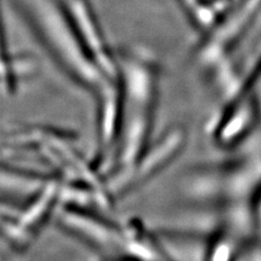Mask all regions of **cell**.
I'll list each match as a JSON object with an SVG mask.
<instances>
[{
	"label": "cell",
	"instance_id": "cell-1",
	"mask_svg": "<svg viewBox=\"0 0 261 261\" xmlns=\"http://www.w3.org/2000/svg\"><path fill=\"white\" fill-rule=\"evenodd\" d=\"M185 142L186 134L182 127L168 129L157 143L149 146L132 168L112 174L111 183L108 185L110 194L113 197H122L157 176L178 156Z\"/></svg>",
	"mask_w": 261,
	"mask_h": 261
},
{
	"label": "cell",
	"instance_id": "cell-2",
	"mask_svg": "<svg viewBox=\"0 0 261 261\" xmlns=\"http://www.w3.org/2000/svg\"><path fill=\"white\" fill-rule=\"evenodd\" d=\"M60 187L61 182L51 178L23 208L8 210V216L3 218V230L11 246L23 250L35 240L60 201Z\"/></svg>",
	"mask_w": 261,
	"mask_h": 261
},
{
	"label": "cell",
	"instance_id": "cell-3",
	"mask_svg": "<svg viewBox=\"0 0 261 261\" xmlns=\"http://www.w3.org/2000/svg\"><path fill=\"white\" fill-rule=\"evenodd\" d=\"M68 5L80 36L97 68L108 82L117 81L120 76L118 53L110 48L93 6L88 0H70Z\"/></svg>",
	"mask_w": 261,
	"mask_h": 261
},
{
	"label": "cell",
	"instance_id": "cell-4",
	"mask_svg": "<svg viewBox=\"0 0 261 261\" xmlns=\"http://www.w3.org/2000/svg\"><path fill=\"white\" fill-rule=\"evenodd\" d=\"M60 223L65 230L91 246L107 251L109 256H117L122 252L124 230L112 225L85 207L67 205L60 215Z\"/></svg>",
	"mask_w": 261,
	"mask_h": 261
},
{
	"label": "cell",
	"instance_id": "cell-5",
	"mask_svg": "<svg viewBox=\"0 0 261 261\" xmlns=\"http://www.w3.org/2000/svg\"><path fill=\"white\" fill-rule=\"evenodd\" d=\"M199 38L214 31L228 13L230 0H175Z\"/></svg>",
	"mask_w": 261,
	"mask_h": 261
},
{
	"label": "cell",
	"instance_id": "cell-6",
	"mask_svg": "<svg viewBox=\"0 0 261 261\" xmlns=\"http://www.w3.org/2000/svg\"><path fill=\"white\" fill-rule=\"evenodd\" d=\"M35 70V63L27 55L8 54L4 48L3 82L8 93H14L19 81L28 77Z\"/></svg>",
	"mask_w": 261,
	"mask_h": 261
}]
</instances>
